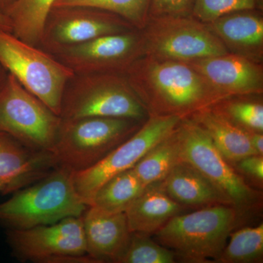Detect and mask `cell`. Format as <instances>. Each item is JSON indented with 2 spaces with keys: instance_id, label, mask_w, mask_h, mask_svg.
<instances>
[{
  "instance_id": "obj_3",
  "label": "cell",
  "mask_w": 263,
  "mask_h": 263,
  "mask_svg": "<svg viewBox=\"0 0 263 263\" xmlns=\"http://www.w3.org/2000/svg\"><path fill=\"white\" fill-rule=\"evenodd\" d=\"M238 210L217 204L174 216L155 233L161 245L190 262H218L238 220Z\"/></svg>"
},
{
  "instance_id": "obj_1",
  "label": "cell",
  "mask_w": 263,
  "mask_h": 263,
  "mask_svg": "<svg viewBox=\"0 0 263 263\" xmlns=\"http://www.w3.org/2000/svg\"><path fill=\"white\" fill-rule=\"evenodd\" d=\"M124 75L148 117L183 119L228 98L186 62L143 56Z\"/></svg>"
},
{
  "instance_id": "obj_22",
  "label": "cell",
  "mask_w": 263,
  "mask_h": 263,
  "mask_svg": "<svg viewBox=\"0 0 263 263\" xmlns=\"http://www.w3.org/2000/svg\"><path fill=\"white\" fill-rule=\"evenodd\" d=\"M180 161L179 143L175 129L168 136L152 147L133 168L146 186L164 180Z\"/></svg>"
},
{
  "instance_id": "obj_25",
  "label": "cell",
  "mask_w": 263,
  "mask_h": 263,
  "mask_svg": "<svg viewBox=\"0 0 263 263\" xmlns=\"http://www.w3.org/2000/svg\"><path fill=\"white\" fill-rule=\"evenodd\" d=\"M150 4L151 0H56L53 7L85 6L105 10L141 30L148 21Z\"/></svg>"
},
{
  "instance_id": "obj_17",
  "label": "cell",
  "mask_w": 263,
  "mask_h": 263,
  "mask_svg": "<svg viewBox=\"0 0 263 263\" xmlns=\"http://www.w3.org/2000/svg\"><path fill=\"white\" fill-rule=\"evenodd\" d=\"M183 206L167 195L162 181L148 185L126 210L129 230L131 233L155 234L181 214Z\"/></svg>"
},
{
  "instance_id": "obj_20",
  "label": "cell",
  "mask_w": 263,
  "mask_h": 263,
  "mask_svg": "<svg viewBox=\"0 0 263 263\" xmlns=\"http://www.w3.org/2000/svg\"><path fill=\"white\" fill-rule=\"evenodd\" d=\"M56 0H16L5 15L12 33L32 46L40 47L45 22Z\"/></svg>"
},
{
  "instance_id": "obj_5",
  "label": "cell",
  "mask_w": 263,
  "mask_h": 263,
  "mask_svg": "<svg viewBox=\"0 0 263 263\" xmlns=\"http://www.w3.org/2000/svg\"><path fill=\"white\" fill-rule=\"evenodd\" d=\"M60 117L126 118L146 120L144 105L132 89L124 74H74L66 85Z\"/></svg>"
},
{
  "instance_id": "obj_11",
  "label": "cell",
  "mask_w": 263,
  "mask_h": 263,
  "mask_svg": "<svg viewBox=\"0 0 263 263\" xmlns=\"http://www.w3.org/2000/svg\"><path fill=\"white\" fill-rule=\"evenodd\" d=\"M182 118L149 116L141 127L92 167L72 173L76 192L87 206L92 205L99 189L116 175L133 168L147 152L168 136Z\"/></svg>"
},
{
  "instance_id": "obj_2",
  "label": "cell",
  "mask_w": 263,
  "mask_h": 263,
  "mask_svg": "<svg viewBox=\"0 0 263 263\" xmlns=\"http://www.w3.org/2000/svg\"><path fill=\"white\" fill-rule=\"evenodd\" d=\"M87 207L76 192L72 173L55 167L0 203V224L7 229H28L79 217Z\"/></svg>"
},
{
  "instance_id": "obj_10",
  "label": "cell",
  "mask_w": 263,
  "mask_h": 263,
  "mask_svg": "<svg viewBox=\"0 0 263 263\" xmlns=\"http://www.w3.org/2000/svg\"><path fill=\"white\" fill-rule=\"evenodd\" d=\"M6 237L13 255L23 262L96 263L87 254L81 216L28 229H7Z\"/></svg>"
},
{
  "instance_id": "obj_6",
  "label": "cell",
  "mask_w": 263,
  "mask_h": 263,
  "mask_svg": "<svg viewBox=\"0 0 263 263\" xmlns=\"http://www.w3.org/2000/svg\"><path fill=\"white\" fill-rule=\"evenodd\" d=\"M0 63L26 89L60 115L66 85L75 74L70 67L42 48L3 30H0Z\"/></svg>"
},
{
  "instance_id": "obj_4",
  "label": "cell",
  "mask_w": 263,
  "mask_h": 263,
  "mask_svg": "<svg viewBox=\"0 0 263 263\" xmlns=\"http://www.w3.org/2000/svg\"><path fill=\"white\" fill-rule=\"evenodd\" d=\"M141 123L126 118L62 119L51 152L56 167L76 173L92 167L133 136Z\"/></svg>"
},
{
  "instance_id": "obj_7",
  "label": "cell",
  "mask_w": 263,
  "mask_h": 263,
  "mask_svg": "<svg viewBox=\"0 0 263 263\" xmlns=\"http://www.w3.org/2000/svg\"><path fill=\"white\" fill-rule=\"evenodd\" d=\"M62 118L8 73L0 90V132L34 152L51 153Z\"/></svg>"
},
{
  "instance_id": "obj_14",
  "label": "cell",
  "mask_w": 263,
  "mask_h": 263,
  "mask_svg": "<svg viewBox=\"0 0 263 263\" xmlns=\"http://www.w3.org/2000/svg\"><path fill=\"white\" fill-rule=\"evenodd\" d=\"M186 63L226 98L262 94V64L230 53Z\"/></svg>"
},
{
  "instance_id": "obj_32",
  "label": "cell",
  "mask_w": 263,
  "mask_h": 263,
  "mask_svg": "<svg viewBox=\"0 0 263 263\" xmlns=\"http://www.w3.org/2000/svg\"><path fill=\"white\" fill-rule=\"evenodd\" d=\"M249 142L257 155H263V135L258 132L247 131Z\"/></svg>"
},
{
  "instance_id": "obj_27",
  "label": "cell",
  "mask_w": 263,
  "mask_h": 263,
  "mask_svg": "<svg viewBox=\"0 0 263 263\" xmlns=\"http://www.w3.org/2000/svg\"><path fill=\"white\" fill-rule=\"evenodd\" d=\"M176 254L148 235L132 233L130 241L118 263H174Z\"/></svg>"
},
{
  "instance_id": "obj_33",
  "label": "cell",
  "mask_w": 263,
  "mask_h": 263,
  "mask_svg": "<svg viewBox=\"0 0 263 263\" xmlns=\"http://www.w3.org/2000/svg\"><path fill=\"white\" fill-rule=\"evenodd\" d=\"M0 30L12 32L11 24L7 15L0 13Z\"/></svg>"
},
{
  "instance_id": "obj_8",
  "label": "cell",
  "mask_w": 263,
  "mask_h": 263,
  "mask_svg": "<svg viewBox=\"0 0 263 263\" xmlns=\"http://www.w3.org/2000/svg\"><path fill=\"white\" fill-rule=\"evenodd\" d=\"M176 133L181 160L203 175L238 211L256 206L259 193L232 167L199 124L190 117L183 118Z\"/></svg>"
},
{
  "instance_id": "obj_28",
  "label": "cell",
  "mask_w": 263,
  "mask_h": 263,
  "mask_svg": "<svg viewBox=\"0 0 263 263\" xmlns=\"http://www.w3.org/2000/svg\"><path fill=\"white\" fill-rule=\"evenodd\" d=\"M254 9H258L257 0H194L193 16L208 24L228 13Z\"/></svg>"
},
{
  "instance_id": "obj_31",
  "label": "cell",
  "mask_w": 263,
  "mask_h": 263,
  "mask_svg": "<svg viewBox=\"0 0 263 263\" xmlns=\"http://www.w3.org/2000/svg\"><path fill=\"white\" fill-rule=\"evenodd\" d=\"M233 166L241 174L259 182L263 180V155H253L243 157Z\"/></svg>"
},
{
  "instance_id": "obj_37",
  "label": "cell",
  "mask_w": 263,
  "mask_h": 263,
  "mask_svg": "<svg viewBox=\"0 0 263 263\" xmlns=\"http://www.w3.org/2000/svg\"><path fill=\"white\" fill-rule=\"evenodd\" d=\"M3 134H5V133H2V132H0V136H1V135H3Z\"/></svg>"
},
{
  "instance_id": "obj_24",
  "label": "cell",
  "mask_w": 263,
  "mask_h": 263,
  "mask_svg": "<svg viewBox=\"0 0 263 263\" xmlns=\"http://www.w3.org/2000/svg\"><path fill=\"white\" fill-rule=\"evenodd\" d=\"M229 243L226 246L218 262H254L263 256V224L242 228L230 233Z\"/></svg>"
},
{
  "instance_id": "obj_26",
  "label": "cell",
  "mask_w": 263,
  "mask_h": 263,
  "mask_svg": "<svg viewBox=\"0 0 263 263\" xmlns=\"http://www.w3.org/2000/svg\"><path fill=\"white\" fill-rule=\"evenodd\" d=\"M230 97L213 105L233 124L246 131L263 133V105L260 102Z\"/></svg>"
},
{
  "instance_id": "obj_35",
  "label": "cell",
  "mask_w": 263,
  "mask_h": 263,
  "mask_svg": "<svg viewBox=\"0 0 263 263\" xmlns=\"http://www.w3.org/2000/svg\"><path fill=\"white\" fill-rule=\"evenodd\" d=\"M8 71L5 70L3 65L0 63V90L3 88L7 78H8Z\"/></svg>"
},
{
  "instance_id": "obj_23",
  "label": "cell",
  "mask_w": 263,
  "mask_h": 263,
  "mask_svg": "<svg viewBox=\"0 0 263 263\" xmlns=\"http://www.w3.org/2000/svg\"><path fill=\"white\" fill-rule=\"evenodd\" d=\"M41 167H56L51 153L32 152L8 135L0 136V176Z\"/></svg>"
},
{
  "instance_id": "obj_29",
  "label": "cell",
  "mask_w": 263,
  "mask_h": 263,
  "mask_svg": "<svg viewBox=\"0 0 263 263\" xmlns=\"http://www.w3.org/2000/svg\"><path fill=\"white\" fill-rule=\"evenodd\" d=\"M51 169L41 167L28 170L18 174L0 176V193L7 195L15 193L43 179L51 172Z\"/></svg>"
},
{
  "instance_id": "obj_19",
  "label": "cell",
  "mask_w": 263,
  "mask_h": 263,
  "mask_svg": "<svg viewBox=\"0 0 263 263\" xmlns=\"http://www.w3.org/2000/svg\"><path fill=\"white\" fill-rule=\"evenodd\" d=\"M190 118L205 131L231 165L247 156L257 155L251 146L247 131L235 125L214 106L202 109Z\"/></svg>"
},
{
  "instance_id": "obj_18",
  "label": "cell",
  "mask_w": 263,
  "mask_h": 263,
  "mask_svg": "<svg viewBox=\"0 0 263 263\" xmlns=\"http://www.w3.org/2000/svg\"><path fill=\"white\" fill-rule=\"evenodd\" d=\"M162 182L167 195L182 205H232L203 175L182 160L175 164Z\"/></svg>"
},
{
  "instance_id": "obj_21",
  "label": "cell",
  "mask_w": 263,
  "mask_h": 263,
  "mask_svg": "<svg viewBox=\"0 0 263 263\" xmlns=\"http://www.w3.org/2000/svg\"><path fill=\"white\" fill-rule=\"evenodd\" d=\"M145 187L133 167L104 183L95 195L91 205L109 212H125Z\"/></svg>"
},
{
  "instance_id": "obj_16",
  "label": "cell",
  "mask_w": 263,
  "mask_h": 263,
  "mask_svg": "<svg viewBox=\"0 0 263 263\" xmlns=\"http://www.w3.org/2000/svg\"><path fill=\"white\" fill-rule=\"evenodd\" d=\"M259 12H233L206 24L230 53L262 64L263 18Z\"/></svg>"
},
{
  "instance_id": "obj_9",
  "label": "cell",
  "mask_w": 263,
  "mask_h": 263,
  "mask_svg": "<svg viewBox=\"0 0 263 263\" xmlns=\"http://www.w3.org/2000/svg\"><path fill=\"white\" fill-rule=\"evenodd\" d=\"M143 56L189 62L227 54V49L209 26L194 18H148L141 30Z\"/></svg>"
},
{
  "instance_id": "obj_36",
  "label": "cell",
  "mask_w": 263,
  "mask_h": 263,
  "mask_svg": "<svg viewBox=\"0 0 263 263\" xmlns=\"http://www.w3.org/2000/svg\"><path fill=\"white\" fill-rule=\"evenodd\" d=\"M257 3L258 9L262 10L263 8V0H257Z\"/></svg>"
},
{
  "instance_id": "obj_34",
  "label": "cell",
  "mask_w": 263,
  "mask_h": 263,
  "mask_svg": "<svg viewBox=\"0 0 263 263\" xmlns=\"http://www.w3.org/2000/svg\"><path fill=\"white\" fill-rule=\"evenodd\" d=\"M16 2V0H0V13L5 15L10 7Z\"/></svg>"
},
{
  "instance_id": "obj_30",
  "label": "cell",
  "mask_w": 263,
  "mask_h": 263,
  "mask_svg": "<svg viewBox=\"0 0 263 263\" xmlns=\"http://www.w3.org/2000/svg\"><path fill=\"white\" fill-rule=\"evenodd\" d=\"M194 0H151L148 18L193 15Z\"/></svg>"
},
{
  "instance_id": "obj_15",
  "label": "cell",
  "mask_w": 263,
  "mask_h": 263,
  "mask_svg": "<svg viewBox=\"0 0 263 263\" xmlns=\"http://www.w3.org/2000/svg\"><path fill=\"white\" fill-rule=\"evenodd\" d=\"M81 218L88 255L96 262L118 263L132 236L125 212H109L89 205Z\"/></svg>"
},
{
  "instance_id": "obj_12",
  "label": "cell",
  "mask_w": 263,
  "mask_h": 263,
  "mask_svg": "<svg viewBox=\"0 0 263 263\" xmlns=\"http://www.w3.org/2000/svg\"><path fill=\"white\" fill-rule=\"evenodd\" d=\"M137 29L122 17L85 6L53 7L45 22L40 48L50 54L108 34Z\"/></svg>"
},
{
  "instance_id": "obj_13",
  "label": "cell",
  "mask_w": 263,
  "mask_h": 263,
  "mask_svg": "<svg viewBox=\"0 0 263 263\" xmlns=\"http://www.w3.org/2000/svg\"><path fill=\"white\" fill-rule=\"evenodd\" d=\"M75 74H124L144 55L141 30L101 36L51 54Z\"/></svg>"
}]
</instances>
